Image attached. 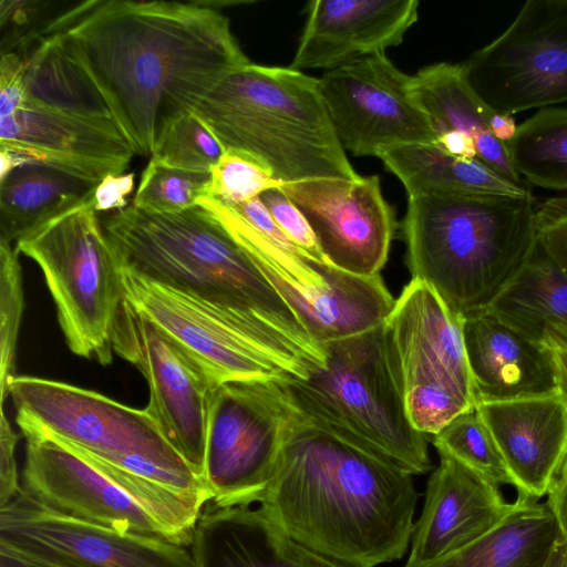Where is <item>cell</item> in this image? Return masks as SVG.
I'll return each instance as SVG.
<instances>
[{
  "mask_svg": "<svg viewBox=\"0 0 567 567\" xmlns=\"http://www.w3.org/2000/svg\"><path fill=\"white\" fill-rule=\"evenodd\" d=\"M193 112L225 148L260 157L280 183L360 177L333 130L319 80L302 71L250 62Z\"/></svg>",
  "mask_w": 567,
  "mask_h": 567,
  "instance_id": "5b68a950",
  "label": "cell"
},
{
  "mask_svg": "<svg viewBox=\"0 0 567 567\" xmlns=\"http://www.w3.org/2000/svg\"><path fill=\"white\" fill-rule=\"evenodd\" d=\"M134 153L152 156L171 127L250 63L209 2L93 0L53 17Z\"/></svg>",
  "mask_w": 567,
  "mask_h": 567,
  "instance_id": "6da1fadb",
  "label": "cell"
},
{
  "mask_svg": "<svg viewBox=\"0 0 567 567\" xmlns=\"http://www.w3.org/2000/svg\"><path fill=\"white\" fill-rule=\"evenodd\" d=\"M16 422L25 439L21 488L38 504L118 532L190 546L208 497L124 472L39 426Z\"/></svg>",
  "mask_w": 567,
  "mask_h": 567,
  "instance_id": "52a82bcc",
  "label": "cell"
},
{
  "mask_svg": "<svg viewBox=\"0 0 567 567\" xmlns=\"http://www.w3.org/2000/svg\"><path fill=\"white\" fill-rule=\"evenodd\" d=\"M296 416L277 380L229 381L215 389L203 472L212 504L259 502Z\"/></svg>",
  "mask_w": 567,
  "mask_h": 567,
  "instance_id": "30bf717a",
  "label": "cell"
},
{
  "mask_svg": "<svg viewBox=\"0 0 567 567\" xmlns=\"http://www.w3.org/2000/svg\"><path fill=\"white\" fill-rule=\"evenodd\" d=\"M416 0H312L289 68L340 66L399 45L417 20Z\"/></svg>",
  "mask_w": 567,
  "mask_h": 567,
  "instance_id": "ffe728a7",
  "label": "cell"
},
{
  "mask_svg": "<svg viewBox=\"0 0 567 567\" xmlns=\"http://www.w3.org/2000/svg\"><path fill=\"white\" fill-rule=\"evenodd\" d=\"M279 188L307 219L329 264L360 276L380 274L398 223L377 175L312 178Z\"/></svg>",
  "mask_w": 567,
  "mask_h": 567,
  "instance_id": "2e32d148",
  "label": "cell"
},
{
  "mask_svg": "<svg viewBox=\"0 0 567 567\" xmlns=\"http://www.w3.org/2000/svg\"><path fill=\"white\" fill-rule=\"evenodd\" d=\"M513 167L533 185L567 189V107L540 109L506 143Z\"/></svg>",
  "mask_w": 567,
  "mask_h": 567,
  "instance_id": "f546056e",
  "label": "cell"
},
{
  "mask_svg": "<svg viewBox=\"0 0 567 567\" xmlns=\"http://www.w3.org/2000/svg\"><path fill=\"white\" fill-rule=\"evenodd\" d=\"M560 537L546 503L517 495L507 516L487 534L421 567H546Z\"/></svg>",
  "mask_w": 567,
  "mask_h": 567,
  "instance_id": "d4e9b609",
  "label": "cell"
},
{
  "mask_svg": "<svg viewBox=\"0 0 567 567\" xmlns=\"http://www.w3.org/2000/svg\"><path fill=\"white\" fill-rule=\"evenodd\" d=\"M16 420L39 426L85 454L152 482L212 498L204 480L143 409L49 379L16 375Z\"/></svg>",
  "mask_w": 567,
  "mask_h": 567,
  "instance_id": "ba28073f",
  "label": "cell"
},
{
  "mask_svg": "<svg viewBox=\"0 0 567 567\" xmlns=\"http://www.w3.org/2000/svg\"><path fill=\"white\" fill-rule=\"evenodd\" d=\"M384 326L404 394L420 389L447 391L475 408L466 359L463 318L425 282L411 279Z\"/></svg>",
  "mask_w": 567,
  "mask_h": 567,
  "instance_id": "e0dca14e",
  "label": "cell"
},
{
  "mask_svg": "<svg viewBox=\"0 0 567 567\" xmlns=\"http://www.w3.org/2000/svg\"><path fill=\"white\" fill-rule=\"evenodd\" d=\"M19 435L12 429L3 408L0 420V508L13 501L22 491L18 472L16 447Z\"/></svg>",
  "mask_w": 567,
  "mask_h": 567,
  "instance_id": "f35d334b",
  "label": "cell"
},
{
  "mask_svg": "<svg viewBox=\"0 0 567 567\" xmlns=\"http://www.w3.org/2000/svg\"><path fill=\"white\" fill-rule=\"evenodd\" d=\"M0 567H40L11 554L0 551Z\"/></svg>",
  "mask_w": 567,
  "mask_h": 567,
  "instance_id": "bcb514c9",
  "label": "cell"
},
{
  "mask_svg": "<svg viewBox=\"0 0 567 567\" xmlns=\"http://www.w3.org/2000/svg\"><path fill=\"white\" fill-rule=\"evenodd\" d=\"M189 548L195 567H347L299 545L251 505L208 502Z\"/></svg>",
  "mask_w": 567,
  "mask_h": 567,
  "instance_id": "603a6c76",
  "label": "cell"
},
{
  "mask_svg": "<svg viewBox=\"0 0 567 567\" xmlns=\"http://www.w3.org/2000/svg\"><path fill=\"white\" fill-rule=\"evenodd\" d=\"M209 173L184 171L150 161L141 175L132 205L159 214L193 208L206 194Z\"/></svg>",
  "mask_w": 567,
  "mask_h": 567,
  "instance_id": "1f68e13d",
  "label": "cell"
},
{
  "mask_svg": "<svg viewBox=\"0 0 567 567\" xmlns=\"http://www.w3.org/2000/svg\"><path fill=\"white\" fill-rule=\"evenodd\" d=\"M0 551L44 567H195L188 546L66 516L22 491L0 508Z\"/></svg>",
  "mask_w": 567,
  "mask_h": 567,
  "instance_id": "7c38bea8",
  "label": "cell"
},
{
  "mask_svg": "<svg viewBox=\"0 0 567 567\" xmlns=\"http://www.w3.org/2000/svg\"><path fill=\"white\" fill-rule=\"evenodd\" d=\"M478 97L514 115L567 102V0H528L509 27L462 63Z\"/></svg>",
  "mask_w": 567,
  "mask_h": 567,
  "instance_id": "8fae6325",
  "label": "cell"
},
{
  "mask_svg": "<svg viewBox=\"0 0 567 567\" xmlns=\"http://www.w3.org/2000/svg\"><path fill=\"white\" fill-rule=\"evenodd\" d=\"M437 453L449 455L497 485L515 488L506 462L475 408L452 420L433 435Z\"/></svg>",
  "mask_w": 567,
  "mask_h": 567,
  "instance_id": "4dcf8cb0",
  "label": "cell"
},
{
  "mask_svg": "<svg viewBox=\"0 0 567 567\" xmlns=\"http://www.w3.org/2000/svg\"><path fill=\"white\" fill-rule=\"evenodd\" d=\"M113 351L143 374L148 386L145 410L204 480L208 419L217 385L125 299L115 321Z\"/></svg>",
  "mask_w": 567,
  "mask_h": 567,
  "instance_id": "5bb4252c",
  "label": "cell"
},
{
  "mask_svg": "<svg viewBox=\"0 0 567 567\" xmlns=\"http://www.w3.org/2000/svg\"><path fill=\"white\" fill-rule=\"evenodd\" d=\"M533 194L409 197L403 220L411 279L461 318L483 310L517 274L536 241Z\"/></svg>",
  "mask_w": 567,
  "mask_h": 567,
  "instance_id": "277c9868",
  "label": "cell"
},
{
  "mask_svg": "<svg viewBox=\"0 0 567 567\" xmlns=\"http://www.w3.org/2000/svg\"><path fill=\"white\" fill-rule=\"evenodd\" d=\"M517 495L546 496L567 461V398L559 391L526 399L477 402Z\"/></svg>",
  "mask_w": 567,
  "mask_h": 567,
  "instance_id": "44dd1931",
  "label": "cell"
},
{
  "mask_svg": "<svg viewBox=\"0 0 567 567\" xmlns=\"http://www.w3.org/2000/svg\"><path fill=\"white\" fill-rule=\"evenodd\" d=\"M485 309L524 337L542 343L547 326L567 328V276L536 238L517 274Z\"/></svg>",
  "mask_w": 567,
  "mask_h": 567,
  "instance_id": "f1b7e54d",
  "label": "cell"
},
{
  "mask_svg": "<svg viewBox=\"0 0 567 567\" xmlns=\"http://www.w3.org/2000/svg\"><path fill=\"white\" fill-rule=\"evenodd\" d=\"M417 496L410 473L297 414L258 504L311 551L347 567H377L405 554Z\"/></svg>",
  "mask_w": 567,
  "mask_h": 567,
  "instance_id": "7a4b0ae2",
  "label": "cell"
},
{
  "mask_svg": "<svg viewBox=\"0 0 567 567\" xmlns=\"http://www.w3.org/2000/svg\"><path fill=\"white\" fill-rule=\"evenodd\" d=\"M439 455L404 567L424 566L473 543L497 526L514 506L499 485L449 455Z\"/></svg>",
  "mask_w": 567,
  "mask_h": 567,
  "instance_id": "d6986e66",
  "label": "cell"
},
{
  "mask_svg": "<svg viewBox=\"0 0 567 567\" xmlns=\"http://www.w3.org/2000/svg\"><path fill=\"white\" fill-rule=\"evenodd\" d=\"M116 264L124 299L192 358L215 385L288 378L225 312Z\"/></svg>",
  "mask_w": 567,
  "mask_h": 567,
  "instance_id": "9a60e30c",
  "label": "cell"
},
{
  "mask_svg": "<svg viewBox=\"0 0 567 567\" xmlns=\"http://www.w3.org/2000/svg\"><path fill=\"white\" fill-rule=\"evenodd\" d=\"M259 198L279 228L299 249L316 261L328 262L307 219L279 186L265 190Z\"/></svg>",
  "mask_w": 567,
  "mask_h": 567,
  "instance_id": "8d00e7d4",
  "label": "cell"
},
{
  "mask_svg": "<svg viewBox=\"0 0 567 567\" xmlns=\"http://www.w3.org/2000/svg\"><path fill=\"white\" fill-rule=\"evenodd\" d=\"M99 183L35 164L0 179V240L17 244L54 218L92 202Z\"/></svg>",
  "mask_w": 567,
  "mask_h": 567,
  "instance_id": "484cf974",
  "label": "cell"
},
{
  "mask_svg": "<svg viewBox=\"0 0 567 567\" xmlns=\"http://www.w3.org/2000/svg\"><path fill=\"white\" fill-rule=\"evenodd\" d=\"M546 567H567V543L563 537L556 544Z\"/></svg>",
  "mask_w": 567,
  "mask_h": 567,
  "instance_id": "f6af8a7d",
  "label": "cell"
},
{
  "mask_svg": "<svg viewBox=\"0 0 567 567\" xmlns=\"http://www.w3.org/2000/svg\"><path fill=\"white\" fill-rule=\"evenodd\" d=\"M103 230L116 262L225 312L291 379L323 365V347L207 209L159 214L130 205Z\"/></svg>",
  "mask_w": 567,
  "mask_h": 567,
  "instance_id": "3957f363",
  "label": "cell"
},
{
  "mask_svg": "<svg viewBox=\"0 0 567 567\" xmlns=\"http://www.w3.org/2000/svg\"><path fill=\"white\" fill-rule=\"evenodd\" d=\"M14 246L40 267L69 349L109 365L124 297L115 257L92 202L54 218Z\"/></svg>",
  "mask_w": 567,
  "mask_h": 567,
  "instance_id": "9c48e42d",
  "label": "cell"
},
{
  "mask_svg": "<svg viewBox=\"0 0 567 567\" xmlns=\"http://www.w3.org/2000/svg\"><path fill=\"white\" fill-rule=\"evenodd\" d=\"M323 365L305 379H278L288 403L308 423L368 449L405 472L432 470L424 434L411 424L384 322L324 343Z\"/></svg>",
  "mask_w": 567,
  "mask_h": 567,
  "instance_id": "8992f818",
  "label": "cell"
},
{
  "mask_svg": "<svg viewBox=\"0 0 567 567\" xmlns=\"http://www.w3.org/2000/svg\"><path fill=\"white\" fill-rule=\"evenodd\" d=\"M51 2L2 0L0 3L1 54L23 53L42 35L52 20Z\"/></svg>",
  "mask_w": 567,
  "mask_h": 567,
  "instance_id": "d590c367",
  "label": "cell"
},
{
  "mask_svg": "<svg viewBox=\"0 0 567 567\" xmlns=\"http://www.w3.org/2000/svg\"><path fill=\"white\" fill-rule=\"evenodd\" d=\"M19 251L10 243L0 240V396L1 408L9 396L16 377V354L24 309L22 272Z\"/></svg>",
  "mask_w": 567,
  "mask_h": 567,
  "instance_id": "d6a6232c",
  "label": "cell"
},
{
  "mask_svg": "<svg viewBox=\"0 0 567 567\" xmlns=\"http://www.w3.org/2000/svg\"><path fill=\"white\" fill-rule=\"evenodd\" d=\"M434 144L450 155L464 159H477L473 141L464 134L454 131L442 132L437 134Z\"/></svg>",
  "mask_w": 567,
  "mask_h": 567,
  "instance_id": "ee69618b",
  "label": "cell"
},
{
  "mask_svg": "<svg viewBox=\"0 0 567 567\" xmlns=\"http://www.w3.org/2000/svg\"><path fill=\"white\" fill-rule=\"evenodd\" d=\"M546 497L545 503L555 516L560 535L567 543V461Z\"/></svg>",
  "mask_w": 567,
  "mask_h": 567,
  "instance_id": "7bdbcfd3",
  "label": "cell"
},
{
  "mask_svg": "<svg viewBox=\"0 0 567 567\" xmlns=\"http://www.w3.org/2000/svg\"><path fill=\"white\" fill-rule=\"evenodd\" d=\"M19 55L24 61L22 107H40L86 117H113L62 33L41 37Z\"/></svg>",
  "mask_w": 567,
  "mask_h": 567,
  "instance_id": "83f0119b",
  "label": "cell"
},
{
  "mask_svg": "<svg viewBox=\"0 0 567 567\" xmlns=\"http://www.w3.org/2000/svg\"><path fill=\"white\" fill-rule=\"evenodd\" d=\"M542 344L551 359L558 391L567 398V328L557 324L547 326Z\"/></svg>",
  "mask_w": 567,
  "mask_h": 567,
  "instance_id": "b9f144b4",
  "label": "cell"
},
{
  "mask_svg": "<svg viewBox=\"0 0 567 567\" xmlns=\"http://www.w3.org/2000/svg\"><path fill=\"white\" fill-rule=\"evenodd\" d=\"M0 150L22 165L49 166L100 183L127 169L134 150L113 117L21 107L0 117Z\"/></svg>",
  "mask_w": 567,
  "mask_h": 567,
  "instance_id": "ac0fdd59",
  "label": "cell"
},
{
  "mask_svg": "<svg viewBox=\"0 0 567 567\" xmlns=\"http://www.w3.org/2000/svg\"><path fill=\"white\" fill-rule=\"evenodd\" d=\"M463 337L476 403L558 392L555 369L546 348L524 337L487 309L463 318Z\"/></svg>",
  "mask_w": 567,
  "mask_h": 567,
  "instance_id": "7402d4cb",
  "label": "cell"
},
{
  "mask_svg": "<svg viewBox=\"0 0 567 567\" xmlns=\"http://www.w3.org/2000/svg\"><path fill=\"white\" fill-rule=\"evenodd\" d=\"M35 565V564H34ZM39 566V565H38ZM40 567H44V566H40Z\"/></svg>",
  "mask_w": 567,
  "mask_h": 567,
  "instance_id": "7dc6e473",
  "label": "cell"
},
{
  "mask_svg": "<svg viewBox=\"0 0 567 567\" xmlns=\"http://www.w3.org/2000/svg\"><path fill=\"white\" fill-rule=\"evenodd\" d=\"M536 238L567 276V196L551 197L536 207Z\"/></svg>",
  "mask_w": 567,
  "mask_h": 567,
  "instance_id": "74e56055",
  "label": "cell"
},
{
  "mask_svg": "<svg viewBox=\"0 0 567 567\" xmlns=\"http://www.w3.org/2000/svg\"><path fill=\"white\" fill-rule=\"evenodd\" d=\"M319 80L337 137L355 156L435 143L437 133L412 90V75L384 54L367 55L324 71Z\"/></svg>",
  "mask_w": 567,
  "mask_h": 567,
  "instance_id": "4fadbf2b",
  "label": "cell"
},
{
  "mask_svg": "<svg viewBox=\"0 0 567 567\" xmlns=\"http://www.w3.org/2000/svg\"><path fill=\"white\" fill-rule=\"evenodd\" d=\"M209 174L204 197L231 205L259 197L265 190L281 184L260 157L234 147L225 148Z\"/></svg>",
  "mask_w": 567,
  "mask_h": 567,
  "instance_id": "836d02e7",
  "label": "cell"
},
{
  "mask_svg": "<svg viewBox=\"0 0 567 567\" xmlns=\"http://www.w3.org/2000/svg\"><path fill=\"white\" fill-rule=\"evenodd\" d=\"M24 61L14 53L1 54L0 60V117L9 116L24 103Z\"/></svg>",
  "mask_w": 567,
  "mask_h": 567,
  "instance_id": "ab89813d",
  "label": "cell"
},
{
  "mask_svg": "<svg viewBox=\"0 0 567 567\" xmlns=\"http://www.w3.org/2000/svg\"><path fill=\"white\" fill-rule=\"evenodd\" d=\"M378 157L403 184L408 196L532 194L525 184L501 176L478 159H464L447 154L434 143L408 144L382 151Z\"/></svg>",
  "mask_w": 567,
  "mask_h": 567,
  "instance_id": "4316f807",
  "label": "cell"
},
{
  "mask_svg": "<svg viewBox=\"0 0 567 567\" xmlns=\"http://www.w3.org/2000/svg\"><path fill=\"white\" fill-rule=\"evenodd\" d=\"M224 152L218 138L190 112L171 127L150 161L184 171L209 173Z\"/></svg>",
  "mask_w": 567,
  "mask_h": 567,
  "instance_id": "e575fe53",
  "label": "cell"
},
{
  "mask_svg": "<svg viewBox=\"0 0 567 567\" xmlns=\"http://www.w3.org/2000/svg\"><path fill=\"white\" fill-rule=\"evenodd\" d=\"M134 189V173L110 175L102 179L92 199L95 212L123 209L127 207V196Z\"/></svg>",
  "mask_w": 567,
  "mask_h": 567,
  "instance_id": "60d3db41",
  "label": "cell"
},
{
  "mask_svg": "<svg viewBox=\"0 0 567 567\" xmlns=\"http://www.w3.org/2000/svg\"><path fill=\"white\" fill-rule=\"evenodd\" d=\"M413 93L437 134L454 131L470 137L484 165L516 184H525L512 165L505 143L491 131L496 111L470 85L463 65L436 63L412 75Z\"/></svg>",
  "mask_w": 567,
  "mask_h": 567,
  "instance_id": "cb8c5ba5",
  "label": "cell"
}]
</instances>
